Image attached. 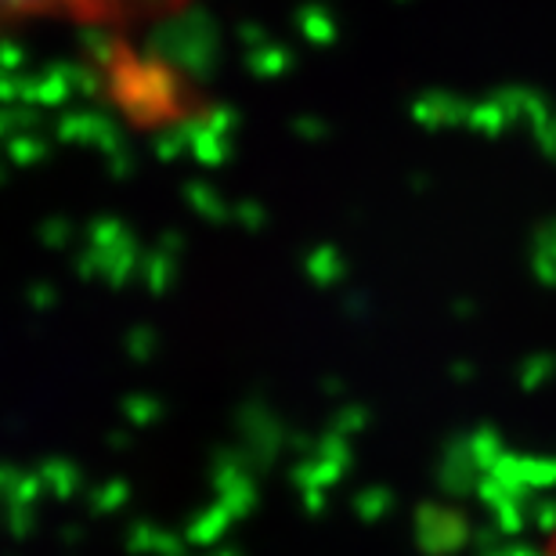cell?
Wrapping results in <instances>:
<instances>
[{
	"instance_id": "6da1fadb",
	"label": "cell",
	"mask_w": 556,
	"mask_h": 556,
	"mask_svg": "<svg viewBox=\"0 0 556 556\" xmlns=\"http://www.w3.org/2000/svg\"><path fill=\"white\" fill-rule=\"evenodd\" d=\"M188 0H0V29L11 26H91L124 29L181 11Z\"/></svg>"
},
{
	"instance_id": "7a4b0ae2",
	"label": "cell",
	"mask_w": 556,
	"mask_h": 556,
	"mask_svg": "<svg viewBox=\"0 0 556 556\" xmlns=\"http://www.w3.org/2000/svg\"><path fill=\"white\" fill-rule=\"evenodd\" d=\"M542 556H556V525L549 528V539H546V553Z\"/></svg>"
}]
</instances>
